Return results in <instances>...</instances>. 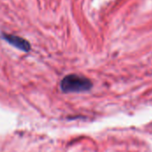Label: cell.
Listing matches in <instances>:
<instances>
[{"label":"cell","instance_id":"7a4b0ae2","mask_svg":"<svg viewBox=\"0 0 152 152\" xmlns=\"http://www.w3.org/2000/svg\"><path fill=\"white\" fill-rule=\"evenodd\" d=\"M2 38L4 40H5L11 45H12L25 53L29 52L31 49V45H30L29 42L20 37L15 36V35H11V34L2 33Z\"/></svg>","mask_w":152,"mask_h":152},{"label":"cell","instance_id":"6da1fadb","mask_svg":"<svg viewBox=\"0 0 152 152\" xmlns=\"http://www.w3.org/2000/svg\"><path fill=\"white\" fill-rule=\"evenodd\" d=\"M92 87L90 79L77 74L68 75L61 82V89L64 93H81L89 91Z\"/></svg>","mask_w":152,"mask_h":152}]
</instances>
